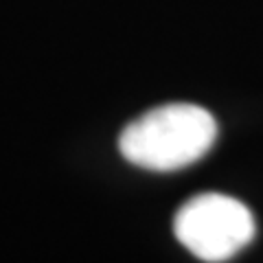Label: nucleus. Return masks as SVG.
<instances>
[{
	"label": "nucleus",
	"instance_id": "2",
	"mask_svg": "<svg viewBox=\"0 0 263 263\" xmlns=\"http://www.w3.org/2000/svg\"><path fill=\"white\" fill-rule=\"evenodd\" d=\"M176 239L206 263L233 259L257 235V221L243 202L221 193L186 200L174 217Z\"/></svg>",
	"mask_w": 263,
	"mask_h": 263
},
{
	"label": "nucleus",
	"instance_id": "1",
	"mask_svg": "<svg viewBox=\"0 0 263 263\" xmlns=\"http://www.w3.org/2000/svg\"><path fill=\"white\" fill-rule=\"evenodd\" d=\"M217 121L193 103H167L141 114L119 136V152L129 164L147 171L191 167L217 141Z\"/></svg>",
	"mask_w": 263,
	"mask_h": 263
}]
</instances>
